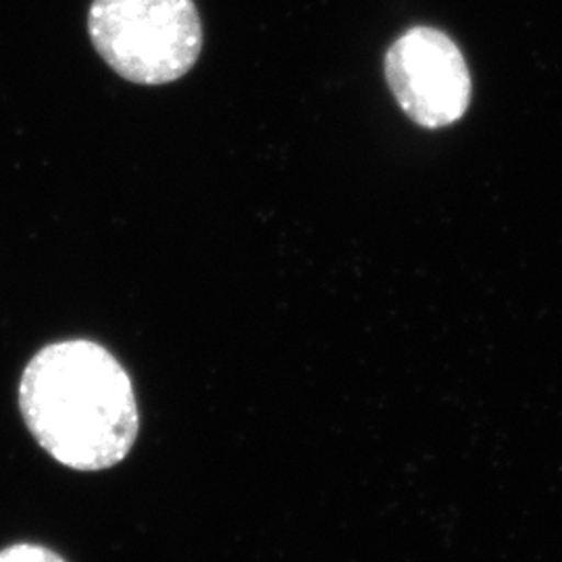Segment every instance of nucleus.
I'll list each match as a JSON object with an SVG mask.
<instances>
[{
    "mask_svg": "<svg viewBox=\"0 0 562 562\" xmlns=\"http://www.w3.org/2000/svg\"><path fill=\"white\" fill-rule=\"evenodd\" d=\"M20 411L34 440L74 471L120 464L138 438L134 385L101 344L55 341L25 364Z\"/></svg>",
    "mask_w": 562,
    "mask_h": 562,
    "instance_id": "f257e3e1",
    "label": "nucleus"
},
{
    "mask_svg": "<svg viewBox=\"0 0 562 562\" xmlns=\"http://www.w3.org/2000/svg\"><path fill=\"white\" fill-rule=\"evenodd\" d=\"M88 32L101 59L142 86L180 80L201 57L194 0H92Z\"/></svg>",
    "mask_w": 562,
    "mask_h": 562,
    "instance_id": "f03ea898",
    "label": "nucleus"
},
{
    "mask_svg": "<svg viewBox=\"0 0 562 562\" xmlns=\"http://www.w3.org/2000/svg\"><path fill=\"white\" fill-rule=\"evenodd\" d=\"M385 80L402 111L427 130L461 120L471 102V76L461 48L436 27L404 32L385 53Z\"/></svg>",
    "mask_w": 562,
    "mask_h": 562,
    "instance_id": "7ed1b4c3",
    "label": "nucleus"
},
{
    "mask_svg": "<svg viewBox=\"0 0 562 562\" xmlns=\"http://www.w3.org/2000/svg\"><path fill=\"white\" fill-rule=\"evenodd\" d=\"M0 562H67L55 550L41 543H13L0 550Z\"/></svg>",
    "mask_w": 562,
    "mask_h": 562,
    "instance_id": "20e7f679",
    "label": "nucleus"
}]
</instances>
